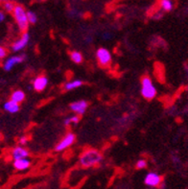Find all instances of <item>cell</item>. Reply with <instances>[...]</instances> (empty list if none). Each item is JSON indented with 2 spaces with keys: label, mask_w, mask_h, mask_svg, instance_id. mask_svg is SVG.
<instances>
[{
  "label": "cell",
  "mask_w": 188,
  "mask_h": 189,
  "mask_svg": "<svg viewBox=\"0 0 188 189\" xmlns=\"http://www.w3.org/2000/svg\"><path fill=\"white\" fill-rule=\"evenodd\" d=\"M103 156L98 150L88 149L81 155L80 157V164L85 168H90L98 165L102 161Z\"/></svg>",
  "instance_id": "cell-1"
},
{
  "label": "cell",
  "mask_w": 188,
  "mask_h": 189,
  "mask_svg": "<svg viewBox=\"0 0 188 189\" xmlns=\"http://www.w3.org/2000/svg\"><path fill=\"white\" fill-rule=\"evenodd\" d=\"M26 12H27V11L21 5H16L15 10L12 12L13 18H15V20L17 24L18 29L22 33L27 32L28 27H29V22H28V19H27Z\"/></svg>",
  "instance_id": "cell-2"
},
{
  "label": "cell",
  "mask_w": 188,
  "mask_h": 189,
  "mask_svg": "<svg viewBox=\"0 0 188 189\" xmlns=\"http://www.w3.org/2000/svg\"><path fill=\"white\" fill-rule=\"evenodd\" d=\"M141 95L146 100H152L156 96V89L149 76H144L141 79Z\"/></svg>",
  "instance_id": "cell-3"
},
{
  "label": "cell",
  "mask_w": 188,
  "mask_h": 189,
  "mask_svg": "<svg viewBox=\"0 0 188 189\" xmlns=\"http://www.w3.org/2000/svg\"><path fill=\"white\" fill-rule=\"evenodd\" d=\"M96 58L100 66L102 67H107L111 64V54L109 50L104 47H101L97 50Z\"/></svg>",
  "instance_id": "cell-4"
},
{
  "label": "cell",
  "mask_w": 188,
  "mask_h": 189,
  "mask_svg": "<svg viewBox=\"0 0 188 189\" xmlns=\"http://www.w3.org/2000/svg\"><path fill=\"white\" fill-rule=\"evenodd\" d=\"M76 141V135L73 133H67L62 138V140L56 145L55 147V151L56 152H62L65 149L69 148L70 146H72Z\"/></svg>",
  "instance_id": "cell-5"
},
{
  "label": "cell",
  "mask_w": 188,
  "mask_h": 189,
  "mask_svg": "<svg viewBox=\"0 0 188 189\" xmlns=\"http://www.w3.org/2000/svg\"><path fill=\"white\" fill-rule=\"evenodd\" d=\"M29 41H30V36H29V34L27 33V32L23 33L20 39L17 40V41H15V42L12 44V46H11L12 51V52H19V51H21L22 49H24L27 45H28Z\"/></svg>",
  "instance_id": "cell-6"
},
{
  "label": "cell",
  "mask_w": 188,
  "mask_h": 189,
  "mask_svg": "<svg viewBox=\"0 0 188 189\" xmlns=\"http://www.w3.org/2000/svg\"><path fill=\"white\" fill-rule=\"evenodd\" d=\"M25 57H26L25 55H17V56H12V57L8 58L3 64L4 70H6V71L12 70L17 65L23 62L24 60H25Z\"/></svg>",
  "instance_id": "cell-7"
},
{
  "label": "cell",
  "mask_w": 188,
  "mask_h": 189,
  "mask_svg": "<svg viewBox=\"0 0 188 189\" xmlns=\"http://www.w3.org/2000/svg\"><path fill=\"white\" fill-rule=\"evenodd\" d=\"M88 107V103L85 100H79V101H75L70 105V109L77 115H83L85 114V112L87 110Z\"/></svg>",
  "instance_id": "cell-8"
},
{
  "label": "cell",
  "mask_w": 188,
  "mask_h": 189,
  "mask_svg": "<svg viewBox=\"0 0 188 189\" xmlns=\"http://www.w3.org/2000/svg\"><path fill=\"white\" fill-rule=\"evenodd\" d=\"M161 181H162L161 176H159L156 173L151 172L146 175V177L144 179V183L150 187H157L161 183Z\"/></svg>",
  "instance_id": "cell-9"
},
{
  "label": "cell",
  "mask_w": 188,
  "mask_h": 189,
  "mask_svg": "<svg viewBox=\"0 0 188 189\" xmlns=\"http://www.w3.org/2000/svg\"><path fill=\"white\" fill-rule=\"evenodd\" d=\"M29 156H30L29 151L22 146H17L12 151V158H13V160L19 159V158H26Z\"/></svg>",
  "instance_id": "cell-10"
},
{
  "label": "cell",
  "mask_w": 188,
  "mask_h": 189,
  "mask_svg": "<svg viewBox=\"0 0 188 189\" xmlns=\"http://www.w3.org/2000/svg\"><path fill=\"white\" fill-rule=\"evenodd\" d=\"M48 85V79L46 76H43V75H42V76H38L37 77L34 82H33V87L34 90L40 92L45 90V87L47 86Z\"/></svg>",
  "instance_id": "cell-11"
},
{
  "label": "cell",
  "mask_w": 188,
  "mask_h": 189,
  "mask_svg": "<svg viewBox=\"0 0 188 189\" xmlns=\"http://www.w3.org/2000/svg\"><path fill=\"white\" fill-rule=\"evenodd\" d=\"M30 166H31V160L28 158L13 160V167H15V169L17 171L27 170Z\"/></svg>",
  "instance_id": "cell-12"
},
{
  "label": "cell",
  "mask_w": 188,
  "mask_h": 189,
  "mask_svg": "<svg viewBox=\"0 0 188 189\" xmlns=\"http://www.w3.org/2000/svg\"><path fill=\"white\" fill-rule=\"evenodd\" d=\"M11 101L15 103H17V104H20L22 103L23 101L25 100V93L24 91L20 90H15L12 94H11Z\"/></svg>",
  "instance_id": "cell-13"
},
{
  "label": "cell",
  "mask_w": 188,
  "mask_h": 189,
  "mask_svg": "<svg viewBox=\"0 0 188 189\" xmlns=\"http://www.w3.org/2000/svg\"><path fill=\"white\" fill-rule=\"evenodd\" d=\"M83 85H84V82L82 80H73V81L66 83L63 86V90L66 91L73 90L79 89V87H81Z\"/></svg>",
  "instance_id": "cell-14"
},
{
  "label": "cell",
  "mask_w": 188,
  "mask_h": 189,
  "mask_svg": "<svg viewBox=\"0 0 188 189\" xmlns=\"http://www.w3.org/2000/svg\"><path fill=\"white\" fill-rule=\"evenodd\" d=\"M3 108L9 113H17L19 110V104L15 103V102H12V101L9 100L4 104Z\"/></svg>",
  "instance_id": "cell-15"
},
{
  "label": "cell",
  "mask_w": 188,
  "mask_h": 189,
  "mask_svg": "<svg viewBox=\"0 0 188 189\" xmlns=\"http://www.w3.org/2000/svg\"><path fill=\"white\" fill-rule=\"evenodd\" d=\"M159 6L164 12H171L174 8V3L172 0H160Z\"/></svg>",
  "instance_id": "cell-16"
},
{
  "label": "cell",
  "mask_w": 188,
  "mask_h": 189,
  "mask_svg": "<svg viewBox=\"0 0 188 189\" xmlns=\"http://www.w3.org/2000/svg\"><path fill=\"white\" fill-rule=\"evenodd\" d=\"M70 59L73 62H75V64H77V65L82 64L83 61H84L83 55L78 51H72L70 53Z\"/></svg>",
  "instance_id": "cell-17"
},
{
  "label": "cell",
  "mask_w": 188,
  "mask_h": 189,
  "mask_svg": "<svg viewBox=\"0 0 188 189\" xmlns=\"http://www.w3.org/2000/svg\"><path fill=\"white\" fill-rule=\"evenodd\" d=\"M15 7H16V4L12 1H10V0H6V1H4L2 3V8L6 12H12V14L13 10H15Z\"/></svg>",
  "instance_id": "cell-18"
},
{
  "label": "cell",
  "mask_w": 188,
  "mask_h": 189,
  "mask_svg": "<svg viewBox=\"0 0 188 189\" xmlns=\"http://www.w3.org/2000/svg\"><path fill=\"white\" fill-rule=\"evenodd\" d=\"M27 19H28L29 24H36L37 21V16L36 15V12L32 11H27Z\"/></svg>",
  "instance_id": "cell-19"
},
{
  "label": "cell",
  "mask_w": 188,
  "mask_h": 189,
  "mask_svg": "<svg viewBox=\"0 0 188 189\" xmlns=\"http://www.w3.org/2000/svg\"><path fill=\"white\" fill-rule=\"evenodd\" d=\"M136 168L137 169H144L147 167V161L145 159H139L137 162H136Z\"/></svg>",
  "instance_id": "cell-20"
},
{
  "label": "cell",
  "mask_w": 188,
  "mask_h": 189,
  "mask_svg": "<svg viewBox=\"0 0 188 189\" xmlns=\"http://www.w3.org/2000/svg\"><path fill=\"white\" fill-rule=\"evenodd\" d=\"M7 55H8V50H7L5 47H3V46L0 45V60H2V59L6 58Z\"/></svg>",
  "instance_id": "cell-21"
},
{
  "label": "cell",
  "mask_w": 188,
  "mask_h": 189,
  "mask_svg": "<svg viewBox=\"0 0 188 189\" xmlns=\"http://www.w3.org/2000/svg\"><path fill=\"white\" fill-rule=\"evenodd\" d=\"M27 142H28V137H27V136L23 135V136L19 137V139H18V143H19V145H20V146L25 145Z\"/></svg>",
  "instance_id": "cell-22"
},
{
  "label": "cell",
  "mask_w": 188,
  "mask_h": 189,
  "mask_svg": "<svg viewBox=\"0 0 188 189\" xmlns=\"http://www.w3.org/2000/svg\"><path fill=\"white\" fill-rule=\"evenodd\" d=\"M70 121H71V124H77L80 122V115H73V116H70Z\"/></svg>",
  "instance_id": "cell-23"
},
{
  "label": "cell",
  "mask_w": 188,
  "mask_h": 189,
  "mask_svg": "<svg viewBox=\"0 0 188 189\" xmlns=\"http://www.w3.org/2000/svg\"><path fill=\"white\" fill-rule=\"evenodd\" d=\"M63 124L66 126H69V125H71V121H70V117H67V118H65L64 119V121H63Z\"/></svg>",
  "instance_id": "cell-24"
},
{
  "label": "cell",
  "mask_w": 188,
  "mask_h": 189,
  "mask_svg": "<svg viewBox=\"0 0 188 189\" xmlns=\"http://www.w3.org/2000/svg\"><path fill=\"white\" fill-rule=\"evenodd\" d=\"M4 19H5V14H4V12H2L1 10H0V23L3 22Z\"/></svg>",
  "instance_id": "cell-25"
},
{
  "label": "cell",
  "mask_w": 188,
  "mask_h": 189,
  "mask_svg": "<svg viewBox=\"0 0 188 189\" xmlns=\"http://www.w3.org/2000/svg\"><path fill=\"white\" fill-rule=\"evenodd\" d=\"M185 69H186V71H187V74H188V66H187V65L185 66Z\"/></svg>",
  "instance_id": "cell-26"
}]
</instances>
